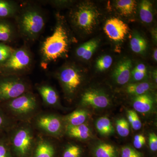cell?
I'll return each mask as SVG.
<instances>
[{
    "mask_svg": "<svg viewBox=\"0 0 157 157\" xmlns=\"http://www.w3.org/2000/svg\"><path fill=\"white\" fill-rule=\"evenodd\" d=\"M63 21L56 15V22L52 33L42 42L40 49L41 66L45 68L54 61L67 55L70 44V36Z\"/></svg>",
    "mask_w": 157,
    "mask_h": 157,
    "instance_id": "cell-1",
    "label": "cell"
},
{
    "mask_svg": "<svg viewBox=\"0 0 157 157\" xmlns=\"http://www.w3.org/2000/svg\"><path fill=\"white\" fill-rule=\"evenodd\" d=\"M15 19L18 33L27 42L36 41L45 27L43 11L36 6L28 5L20 9Z\"/></svg>",
    "mask_w": 157,
    "mask_h": 157,
    "instance_id": "cell-2",
    "label": "cell"
},
{
    "mask_svg": "<svg viewBox=\"0 0 157 157\" xmlns=\"http://www.w3.org/2000/svg\"><path fill=\"white\" fill-rule=\"evenodd\" d=\"M100 13L92 3L84 2L76 5L70 11V21L73 26L85 33H92L98 24Z\"/></svg>",
    "mask_w": 157,
    "mask_h": 157,
    "instance_id": "cell-3",
    "label": "cell"
},
{
    "mask_svg": "<svg viewBox=\"0 0 157 157\" xmlns=\"http://www.w3.org/2000/svg\"><path fill=\"white\" fill-rule=\"evenodd\" d=\"M33 62L32 53L27 47L14 50L8 59L0 63V75L18 76L28 71Z\"/></svg>",
    "mask_w": 157,
    "mask_h": 157,
    "instance_id": "cell-4",
    "label": "cell"
},
{
    "mask_svg": "<svg viewBox=\"0 0 157 157\" xmlns=\"http://www.w3.org/2000/svg\"><path fill=\"white\" fill-rule=\"evenodd\" d=\"M0 107L7 113H9L18 117L26 118L36 112L38 103L36 96L29 92L17 98L2 103Z\"/></svg>",
    "mask_w": 157,
    "mask_h": 157,
    "instance_id": "cell-5",
    "label": "cell"
},
{
    "mask_svg": "<svg viewBox=\"0 0 157 157\" xmlns=\"http://www.w3.org/2000/svg\"><path fill=\"white\" fill-rule=\"evenodd\" d=\"M29 85L17 76L0 75V104L29 92Z\"/></svg>",
    "mask_w": 157,
    "mask_h": 157,
    "instance_id": "cell-6",
    "label": "cell"
},
{
    "mask_svg": "<svg viewBox=\"0 0 157 157\" xmlns=\"http://www.w3.org/2000/svg\"><path fill=\"white\" fill-rule=\"evenodd\" d=\"M57 76L64 91L70 97L75 94L82 83L81 72L74 65H67L62 67Z\"/></svg>",
    "mask_w": 157,
    "mask_h": 157,
    "instance_id": "cell-7",
    "label": "cell"
},
{
    "mask_svg": "<svg viewBox=\"0 0 157 157\" xmlns=\"http://www.w3.org/2000/svg\"><path fill=\"white\" fill-rule=\"evenodd\" d=\"M9 143L17 154L25 156L31 150L34 143V135L31 128L23 126L16 129L8 138Z\"/></svg>",
    "mask_w": 157,
    "mask_h": 157,
    "instance_id": "cell-8",
    "label": "cell"
},
{
    "mask_svg": "<svg viewBox=\"0 0 157 157\" xmlns=\"http://www.w3.org/2000/svg\"><path fill=\"white\" fill-rule=\"evenodd\" d=\"M104 29L109 39L116 42L123 40L129 30L128 25L117 17H112L107 20Z\"/></svg>",
    "mask_w": 157,
    "mask_h": 157,
    "instance_id": "cell-9",
    "label": "cell"
},
{
    "mask_svg": "<svg viewBox=\"0 0 157 157\" xmlns=\"http://www.w3.org/2000/svg\"><path fill=\"white\" fill-rule=\"evenodd\" d=\"M36 124L39 129L49 135H59L63 128L60 118L52 114H46L39 117L37 119Z\"/></svg>",
    "mask_w": 157,
    "mask_h": 157,
    "instance_id": "cell-10",
    "label": "cell"
},
{
    "mask_svg": "<svg viewBox=\"0 0 157 157\" xmlns=\"http://www.w3.org/2000/svg\"><path fill=\"white\" fill-rule=\"evenodd\" d=\"M82 104L96 108H104L109 106V98L104 93L94 90H89L82 96Z\"/></svg>",
    "mask_w": 157,
    "mask_h": 157,
    "instance_id": "cell-11",
    "label": "cell"
},
{
    "mask_svg": "<svg viewBox=\"0 0 157 157\" xmlns=\"http://www.w3.org/2000/svg\"><path fill=\"white\" fill-rule=\"evenodd\" d=\"M132 61L130 59H123L119 62L113 73L116 82L119 85L128 83L132 76Z\"/></svg>",
    "mask_w": 157,
    "mask_h": 157,
    "instance_id": "cell-12",
    "label": "cell"
},
{
    "mask_svg": "<svg viewBox=\"0 0 157 157\" xmlns=\"http://www.w3.org/2000/svg\"><path fill=\"white\" fill-rule=\"evenodd\" d=\"M17 35L14 25L8 19H0V42L8 44L13 42Z\"/></svg>",
    "mask_w": 157,
    "mask_h": 157,
    "instance_id": "cell-13",
    "label": "cell"
},
{
    "mask_svg": "<svg viewBox=\"0 0 157 157\" xmlns=\"http://www.w3.org/2000/svg\"><path fill=\"white\" fill-rule=\"evenodd\" d=\"M37 89L45 104L53 106L58 104V94L52 86L48 85L42 84L38 86Z\"/></svg>",
    "mask_w": 157,
    "mask_h": 157,
    "instance_id": "cell-14",
    "label": "cell"
},
{
    "mask_svg": "<svg viewBox=\"0 0 157 157\" xmlns=\"http://www.w3.org/2000/svg\"><path fill=\"white\" fill-rule=\"evenodd\" d=\"M19 10V6L15 2L0 0V19H9L15 17Z\"/></svg>",
    "mask_w": 157,
    "mask_h": 157,
    "instance_id": "cell-15",
    "label": "cell"
},
{
    "mask_svg": "<svg viewBox=\"0 0 157 157\" xmlns=\"http://www.w3.org/2000/svg\"><path fill=\"white\" fill-rule=\"evenodd\" d=\"M98 41L96 39H92L83 43L76 49V56L84 60H88L98 48Z\"/></svg>",
    "mask_w": 157,
    "mask_h": 157,
    "instance_id": "cell-16",
    "label": "cell"
},
{
    "mask_svg": "<svg viewBox=\"0 0 157 157\" xmlns=\"http://www.w3.org/2000/svg\"><path fill=\"white\" fill-rule=\"evenodd\" d=\"M133 106L135 110L141 113L149 112L153 106L152 98L147 94L136 96L134 99Z\"/></svg>",
    "mask_w": 157,
    "mask_h": 157,
    "instance_id": "cell-17",
    "label": "cell"
},
{
    "mask_svg": "<svg viewBox=\"0 0 157 157\" xmlns=\"http://www.w3.org/2000/svg\"><path fill=\"white\" fill-rule=\"evenodd\" d=\"M67 132L70 137L80 140H86L90 137L91 132L85 124L77 126L67 125Z\"/></svg>",
    "mask_w": 157,
    "mask_h": 157,
    "instance_id": "cell-18",
    "label": "cell"
},
{
    "mask_svg": "<svg viewBox=\"0 0 157 157\" xmlns=\"http://www.w3.org/2000/svg\"><path fill=\"white\" fill-rule=\"evenodd\" d=\"M115 6L121 14L128 16L135 13L137 2L134 0H119L116 2Z\"/></svg>",
    "mask_w": 157,
    "mask_h": 157,
    "instance_id": "cell-19",
    "label": "cell"
},
{
    "mask_svg": "<svg viewBox=\"0 0 157 157\" xmlns=\"http://www.w3.org/2000/svg\"><path fill=\"white\" fill-rule=\"evenodd\" d=\"M139 15L141 20L147 24L151 23L153 20L152 4L150 1L143 0L140 2Z\"/></svg>",
    "mask_w": 157,
    "mask_h": 157,
    "instance_id": "cell-20",
    "label": "cell"
},
{
    "mask_svg": "<svg viewBox=\"0 0 157 157\" xmlns=\"http://www.w3.org/2000/svg\"><path fill=\"white\" fill-rule=\"evenodd\" d=\"M130 46L133 52L137 54H143L147 48V42L140 34L135 33L130 40Z\"/></svg>",
    "mask_w": 157,
    "mask_h": 157,
    "instance_id": "cell-21",
    "label": "cell"
},
{
    "mask_svg": "<svg viewBox=\"0 0 157 157\" xmlns=\"http://www.w3.org/2000/svg\"><path fill=\"white\" fill-rule=\"evenodd\" d=\"M55 150L53 146L49 141L41 140L38 142L35 157H53Z\"/></svg>",
    "mask_w": 157,
    "mask_h": 157,
    "instance_id": "cell-22",
    "label": "cell"
},
{
    "mask_svg": "<svg viewBox=\"0 0 157 157\" xmlns=\"http://www.w3.org/2000/svg\"><path fill=\"white\" fill-rule=\"evenodd\" d=\"M87 117V113L83 109L75 110L66 117L68 125L77 126L84 124Z\"/></svg>",
    "mask_w": 157,
    "mask_h": 157,
    "instance_id": "cell-23",
    "label": "cell"
},
{
    "mask_svg": "<svg viewBox=\"0 0 157 157\" xmlns=\"http://www.w3.org/2000/svg\"><path fill=\"white\" fill-rule=\"evenodd\" d=\"M96 127L101 135L108 136L114 132V128L111 121L107 117H101L96 122Z\"/></svg>",
    "mask_w": 157,
    "mask_h": 157,
    "instance_id": "cell-24",
    "label": "cell"
},
{
    "mask_svg": "<svg viewBox=\"0 0 157 157\" xmlns=\"http://www.w3.org/2000/svg\"><path fill=\"white\" fill-rule=\"evenodd\" d=\"M151 85L147 82L131 83L126 88V91L128 94L136 96L146 94L150 89Z\"/></svg>",
    "mask_w": 157,
    "mask_h": 157,
    "instance_id": "cell-25",
    "label": "cell"
},
{
    "mask_svg": "<svg viewBox=\"0 0 157 157\" xmlns=\"http://www.w3.org/2000/svg\"><path fill=\"white\" fill-rule=\"evenodd\" d=\"M96 157H116V151L114 147L107 143L99 144L96 147Z\"/></svg>",
    "mask_w": 157,
    "mask_h": 157,
    "instance_id": "cell-26",
    "label": "cell"
},
{
    "mask_svg": "<svg viewBox=\"0 0 157 157\" xmlns=\"http://www.w3.org/2000/svg\"><path fill=\"white\" fill-rule=\"evenodd\" d=\"M147 70L145 65L143 63L137 64L135 69L132 70V76L134 81H139L146 76Z\"/></svg>",
    "mask_w": 157,
    "mask_h": 157,
    "instance_id": "cell-27",
    "label": "cell"
},
{
    "mask_svg": "<svg viewBox=\"0 0 157 157\" xmlns=\"http://www.w3.org/2000/svg\"><path fill=\"white\" fill-rule=\"evenodd\" d=\"M113 63L112 57L109 55H104L98 59L96 62V68L99 71H105L109 69Z\"/></svg>",
    "mask_w": 157,
    "mask_h": 157,
    "instance_id": "cell-28",
    "label": "cell"
},
{
    "mask_svg": "<svg viewBox=\"0 0 157 157\" xmlns=\"http://www.w3.org/2000/svg\"><path fill=\"white\" fill-rule=\"evenodd\" d=\"M116 129L118 134L122 137H126L130 133L129 124L128 121L124 118L117 120L116 123Z\"/></svg>",
    "mask_w": 157,
    "mask_h": 157,
    "instance_id": "cell-29",
    "label": "cell"
},
{
    "mask_svg": "<svg viewBox=\"0 0 157 157\" xmlns=\"http://www.w3.org/2000/svg\"><path fill=\"white\" fill-rule=\"evenodd\" d=\"M11 126V119L0 107V133L9 130Z\"/></svg>",
    "mask_w": 157,
    "mask_h": 157,
    "instance_id": "cell-30",
    "label": "cell"
},
{
    "mask_svg": "<svg viewBox=\"0 0 157 157\" xmlns=\"http://www.w3.org/2000/svg\"><path fill=\"white\" fill-rule=\"evenodd\" d=\"M127 115L129 123L131 124L133 129L136 131L140 130L142 127V124L136 111L133 110H128Z\"/></svg>",
    "mask_w": 157,
    "mask_h": 157,
    "instance_id": "cell-31",
    "label": "cell"
},
{
    "mask_svg": "<svg viewBox=\"0 0 157 157\" xmlns=\"http://www.w3.org/2000/svg\"><path fill=\"white\" fill-rule=\"evenodd\" d=\"M8 138L3 133H0V157H11Z\"/></svg>",
    "mask_w": 157,
    "mask_h": 157,
    "instance_id": "cell-32",
    "label": "cell"
},
{
    "mask_svg": "<svg viewBox=\"0 0 157 157\" xmlns=\"http://www.w3.org/2000/svg\"><path fill=\"white\" fill-rule=\"evenodd\" d=\"M14 50L8 44L0 42V63L8 59Z\"/></svg>",
    "mask_w": 157,
    "mask_h": 157,
    "instance_id": "cell-33",
    "label": "cell"
},
{
    "mask_svg": "<svg viewBox=\"0 0 157 157\" xmlns=\"http://www.w3.org/2000/svg\"><path fill=\"white\" fill-rule=\"evenodd\" d=\"M81 153V149L79 147L72 144L66 148L63 157H79Z\"/></svg>",
    "mask_w": 157,
    "mask_h": 157,
    "instance_id": "cell-34",
    "label": "cell"
},
{
    "mask_svg": "<svg viewBox=\"0 0 157 157\" xmlns=\"http://www.w3.org/2000/svg\"><path fill=\"white\" fill-rule=\"evenodd\" d=\"M121 157H141V155L132 147L126 146L122 149Z\"/></svg>",
    "mask_w": 157,
    "mask_h": 157,
    "instance_id": "cell-35",
    "label": "cell"
},
{
    "mask_svg": "<svg viewBox=\"0 0 157 157\" xmlns=\"http://www.w3.org/2000/svg\"><path fill=\"white\" fill-rule=\"evenodd\" d=\"M145 143H146V139L144 135L139 134V135H135L134 137L133 144L135 148H141Z\"/></svg>",
    "mask_w": 157,
    "mask_h": 157,
    "instance_id": "cell-36",
    "label": "cell"
},
{
    "mask_svg": "<svg viewBox=\"0 0 157 157\" xmlns=\"http://www.w3.org/2000/svg\"><path fill=\"white\" fill-rule=\"evenodd\" d=\"M149 144L150 148L152 151L157 150V136L154 133H151L149 136Z\"/></svg>",
    "mask_w": 157,
    "mask_h": 157,
    "instance_id": "cell-37",
    "label": "cell"
},
{
    "mask_svg": "<svg viewBox=\"0 0 157 157\" xmlns=\"http://www.w3.org/2000/svg\"><path fill=\"white\" fill-rule=\"evenodd\" d=\"M153 57L154 59V60L155 61H157V48L155 49L154 52L153 53Z\"/></svg>",
    "mask_w": 157,
    "mask_h": 157,
    "instance_id": "cell-38",
    "label": "cell"
},
{
    "mask_svg": "<svg viewBox=\"0 0 157 157\" xmlns=\"http://www.w3.org/2000/svg\"><path fill=\"white\" fill-rule=\"evenodd\" d=\"M154 78L155 82H157V71H155L154 73Z\"/></svg>",
    "mask_w": 157,
    "mask_h": 157,
    "instance_id": "cell-39",
    "label": "cell"
}]
</instances>
